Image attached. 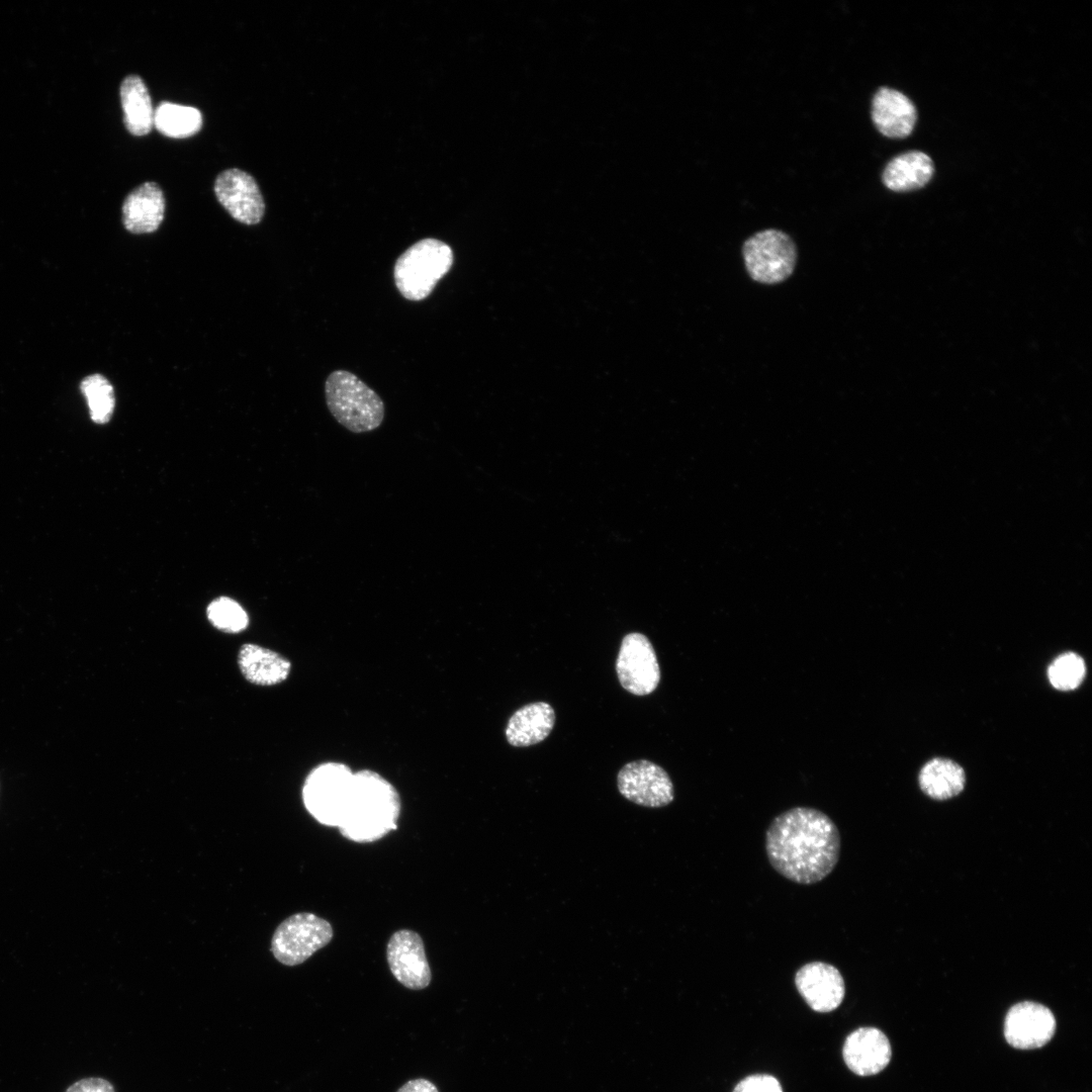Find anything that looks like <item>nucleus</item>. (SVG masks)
Instances as JSON below:
<instances>
[{"label":"nucleus","instance_id":"1","mask_svg":"<svg viewBox=\"0 0 1092 1092\" xmlns=\"http://www.w3.org/2000/svg\"><path fill=\"white\" fill-rule=\"evenodd\" d=\"M841 850L839 830L824 812L798 806L776 816L765 832L770 866L801 885L816 884L835 869Z\"/></svg>","mask_w":1092,"mask_h":1092},{"label":"nucleus","instance_id":"2","mask_svg":"<svg viewBox=\"0 0 1092 1092\" xmlns=\"http://www.w3.org/2000/svg\"><path fill=\"white\" fill-rule=\"evenodd\" d=\"M400 810V796L394 786L372 769H360L354 772L338 828L354 842H374L397 828Z\"/></svg>","mask_w":1092,"mask_h":1092},{"label":"nucleus","instance_id":"3","mask_svg":"<svg viewBox=\"0 0 1092 1092\" xmlns=\"http://www.w3.org/2000/svg\"><path fill=\"white\" fill-rule=\"evenodd\" d=\"M325 395L332 416L350 432H370L383 422V400L350 371H333L326 380Z\"/></svg>","mask_w":1092,"mask_h":1092},{"label":"nucleus","instance_id":"4","mask_svg":"<svg viewBox=\"0 0 1092 1092\" xmlns=\"http://www.w3.org/2000/svg\"><path fill=\"white\" fill-rule=\"evenodd\" d=\"M453 262V250L448 244L432 238L420 240L396 259L395 286L405 299L423 300L449 272Z\"/></svg>","mask_w":1092,"mask_h":1092},{"label":"nucleus","instance_id":"5","mask_svg":"<svg viewBox=\"0 0 1092 1092\" xmlns=\"http://www.w3.org/2000/svg\"><path fill=\"white\" fill-rule=\"evenodd\" d=\"M354 772L349 765L327 761L306 777L302 800L307 812L321 824L338 827L346 808Z\"/></svg>","mask_w":1092,"mask_h":1092},{"label":"nucleus","instance_id":"6","mask_svg":"<svg viewBox=\"0 0 1092 1092\" xmlns=\"http://www.w3.org/2000/svg\"><path fill=\"white\" fill-rule=\"evenodd\" d=\"M331 923L313 913H295L275 929L271 951L281 964L289 967L304 963L333 938Z\"/></svg>","mask_w":1092,"mask_h":1092},{"label":"nucleus","instance_id":"7","mask_svg":"<svg viewBox=\"0 0 1092 1092\" xmlns=\"http://www.w3.org/2000/svg\"><path fill=\"white\" fill-rule=\"evenodd\" d=\"M742 253L750 277L764 284L786 280L793 273L797 261L793 240L776 229L763 230L748 238Z\"/></svg>","mask_w":1092,"mask_h":1092},{"label":"nucleus","instance_id":"8","mask_svg":"<svg viewBox=\"0 0 1092 1092\" xmlns=\"http://www.w3.org/2000/svg\"><path fill=\"white\" fill-rule=\"evenodd\" d=\"M621 686L636 696L653 693L660 680V668L655 650L641 633L627 634L621 643L616 661Z\"/></svg>","mask_w":1092,"mask_h":1092},{"label":"nucleus","instance_id":"9","mask_svg":"<svg viewBox=\"0 0 1092 1092\" xmlns=\"http://www.w3.org/2000/svg\"><path fill=\"white\" fill-rule=\"evenodd\" d=\"M617 785L624 798L644 807H664L674 799V788L668 774L646 759L626 763L618 774Z\"/></svg>","mask_w":1092,"mask_h":1092},{"label":"nucleus","instance_id":"10","mask_svg":"<svg viewBox=\"0 0 1092 1092\" xmlns=\"http://www.w3.org/2000/svg\"><path fill=\"white\" fill-rule=\"evenodd\" d=\"M386 959L393 977L404 987L421 990L430 985L431 968L418 932L411 929L395 931L387 942Z\"/></svg>","mask_w":1092,"mask_h":1092},{"label":"nucleus","instance_id":"11","mask_svg":"<svg viewBox=\"0 0 1092 1092\" xmlns=\"http://www.w3.org/2000/svg\"><path fill=\"white\" fill-rule=\"evenodd\" d=\"M213 189L218 202L233 218L245 224L261 221L265 203L250 174L237 168L224 170L216 177Z\"/></svg>","mask_w":1092,"mask_h":1092},{"label":"nucleus","instance_id":"12","mask_svg":"<svg viewBox=\"0 0 1092 1092\" xmlns=\"http://www.w3.org/2000/svg\"><path fill=\"white\" fill-rule=\"evenodd\" d=\"M1056 1031L1053 1012L1039 1003L1024 1001L1013 1005L1006 1014V1041L1019 1050L1038 1049L1046 1044Z\"/></svg>","mask_w":1092,"mask_h":1092},{"label":"nucleus","instance_id":"13","mask_svg":"<svg viewBox=\"0 0 1092 1092\" xmlns=\"http://www.w3.org/2000/svg\"><path fill=\"white\" fill-rule=\"evenodd\" d=\"M794 982L808 1006L817 1012L835 1010L845 995L841 973L835 966L825 962L805 964L796 972Z\"/></svg>","mask_w":1092,"mask_h":1092},{"label":"nucleus","instance_id":"14","mask_svg":"<svg viewBox=\"0 0 1092 1092\" xmlns=\"http://www.w3.org/2000/svg\"><path fill=\"white\" fill-rule=\"evenodd\" d=\"M842 1057L847 1068L858 1076L883 1071L892 1057L888 1037L876 1027H860L845 1039Z\"/></svg>","mask_w":1092,"mask_h":1092},{"label":"nucleus","instance_id":"15","mask_svg":"<svg viewBox=\"0 0 1092 1092\" xmlns=\"http://www.w3.org/2000/svg\"><path fill=\"white\" fill-rule=\"evenodd\" d=\"M872 119L882 134L902 139L912 132L917 111L914 103L902 92L882 87L872 100Z\"/></svg>","mask_w":1092,"mask_h":1092},{"label":"nucleus","instance_id":"16","mask_svg":"<svg viewBox=\"0 0 1092 1092\" xmlns=\"http://www.w3.org/2000/svg\"><path fill=\"white\" fill-rule=\"evenodd\" d=\"M165 197L159 184L145 182L125 197L122 222L132 234L153 233L164 218Z\"/></svg>","mask_w":1092,"mask_h":1092},{"label":"nucleus","instance_id":"17","mask_svg":"<svg viewBox=\"0 0 1092 1092\" xmlns=\"http://www.w3.org/2000/svg\"><path fill=\"white\" fill-rule=\"evenodd\" d=\"M554 723L555 713L550 704L531 703L512 715L506 727V738L517 747L537 744L550 734Z\"/></svg>","mask_w":1092,"mask_h":1092},{"label":"nucleus","instance_id":"18","mask_svg":"<svg viewBox=\"0 0 1092 1092\" xmlns=\"http://www.w3.org/2000/svg\"><path fill=\"white\" fill-rule=\"evenodd\" d=\"M238 662L243 675L259 686H274L284 681L291 663L280 654L255 644L242 646Z\"/></svg>","mask_w":1092,"mask_h":1092},{"label":"nucleus","instance_id":"19","mask_svg":"<svg viewBox=\"0 0 1092 1092\" xmlns=\"http://www.w3.org/2000/svg\"><path fill=\"white\" fill-rule=\"evenodd\" d=\"M934 165L930 157L911 151L892 159L883 172V182L891 190L905 192L925 186L931 179Z\"/></svg>","mask_w":1092,"mask_h":1092},{"label":"nucleus","instance_id":"20","mask_svg":"<svg viewBox=\"0 0 1092 1092\" xmlns=\"http://www.w3.org/2000/svg\"><path fill=\"white\" fill-rule=\"evenodd\" d=\"M119 95L128 132L135 136L148 134L154 126L155 109L143 79L138 75L126 76L120 84Z\"/></svg>","mask_w":1092,"mask_h":1092},{"label":"nucleus","instance_id":"21","mask_svg":"<svg viewBox=\"0 0 1092 1092\" xmlns=\"http://www.w3.org/2000/svg\"><path fill=\"white\" fill-rule=\"evenodd\" d=\"M965 783L966 776L962 766L945 758L929 760L919 774L921 790L935 800L957 796L963 791Z\"/></svg>","mask_w":1092,"mask_h":1092},{"label":"nucleus","instance_id":"22","mask_svg":"<svg viewBox=\"0 0 1092 1092\" xmlns=\"http://www.w3.org/2000/svg\"><path fill=\"white\" fill-rule=\"evenodd\" d=\"M154 126L169 138H188L200 130L202 115L195 107L163 101L155 109Z\"/></svg>","mask_w":1092,"mask_h":1092},{"label":"nucleus","instance_id":"23","mask_svg":"<svg viewBox=\"0 0 1092 1092\" xmlns=\"http://www.w3.org/2000/svg\"><path fill=\"white\" fill-rule=\"evenodd\" d=\"M80 387L87 400L92 421L97 424L107 423L115 403L110 382L101 374H92L82 380Z\"/></svg>","mask_w":1092,"mask_h":1092},{"label":"nucleus","instance_id":"24","mask_svg":"<svg viewBox=\"0 0 1092 1092\" xmlns=\"http://www.w3.org/2000/svg\"><path fill=\"white\" fill-rule=\"evenodd\" d=\"M1085 662L1081 656L1067 652L1058 656L1050 665L1048 675L1054 688L1060 691L1076 689L1085 676Z\"/></svg>","mask_w":1092,"mask_h":1092},{"label":"nucleus","instance_id":"25","mask_svg":"<svg viewBox=\"0 0 1092 1092\" xmlns=\"http://www.w3.org/2000/svg\"><path fill=\"white\" fill-rule=\"evenodd\" d=\"M207 617L214 627L230 633L244 630L249 623L248 615L242 606L230 598H219L211 602L207 608Z\"/></svg>","mask_w":1092,"mask_h":1092},{"label":"nucleus","instance_id":"26","mask_svg":"<svg viewBox=\"0 0 1092 1092\" xmlns=\"http://www.w3.org/2000/svg\"><path fill=\"white\" fill-rule=\"evenodd\" d=\"M733 1092H783V1088L774 1076L755 1074L741 1080Z\"/></svg>","mask_w":1092,"mask_h":1092},{"label":"nucleus","instance_id":"27","mask_svg":"<svg viewBox=\"0 0 1092 1092\" xmlns=\"http://www.w3.org/2000/svg\"><path fill=\"white\" fill-rule=\"evenodd\" d=\"M65 1092H115V1090L108 1080L100 1077H89L76 1081Z\"/></svg>","mask_w":1092,"mask_h":1092},{"label":"nucleus","instance_id":"28","mask_svg":"<svg viewBox=\"0 0 1092 1092\" xmlns=\"http://www.w3.org/2000/svg\"><path fill=\"white\" fill-rule=\"evenodd\" d=\"M396 1092H439L429 1080L419 1078L403 1084Z\"/></svg>","mask_w":1092,"mask_h":1092}]
</instances>
